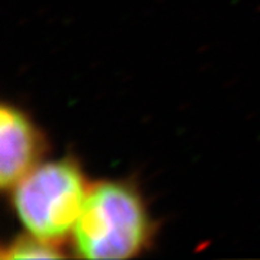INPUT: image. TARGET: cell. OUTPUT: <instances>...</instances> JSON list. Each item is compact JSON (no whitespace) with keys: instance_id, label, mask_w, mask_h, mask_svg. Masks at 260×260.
<instances>
[{"instance_id":"6da1fadb","label":"cell","mask_w":260,"mask_h":260,"mask_svg":"<svg viewBox=\"0 0 260 260\" xmlns=\"http://www.w3.org/2000/svg\"><path fill=\"white\" fill-rule=\"evenodd\" d=\"M149 230L148 211L138 192L123 182L103 181L88 186L73 242L83 259H130L146 246Z\"/></svg>"},{"instance_id":"3957f363","label":"cell","mask_w":260,"mask_h":260,"mask_svg":"<svg viewBox=\"0 0 260 260\" xmlns=\"http://www.w3.org/2000/svg\"><path fill=\"white\" fill-rule=\"evenodd\" d=\"M41 142L37 130L13 106L0 109V184L10 189L39 164Z\"/></svg>"},{"instance_id":"277c9868","label":"cell","mask_w":260,"mask_h":260,"mask_svg":"<svg viewBox=\"0 0 260 260\" xmlns=\"http://www.w3.org/2000/svg\"><path fill=\"white\" fill-rule=\"evenodd\" d=\"M3 259L26 260V259H61L64 254L59 251L55 243L42 240L37 236L29 234L12 242L2 251Z\"/></svg>"},{"instance_id":"7a4b0ae2","label":"cell","mask_w":260,"mask_h":260,"mask_svg":"<svg viewBox=\"0 0 260 260\" xmlns=\"http://www.w3.org/2000/svg\"><path fill=\"white\" fill-rule=\"evenodd\" d=\"M88 186L73 160L38 164L12 188L13 207L29 234L58 244L73 234Z\"/></svg>"}]
</instances>
